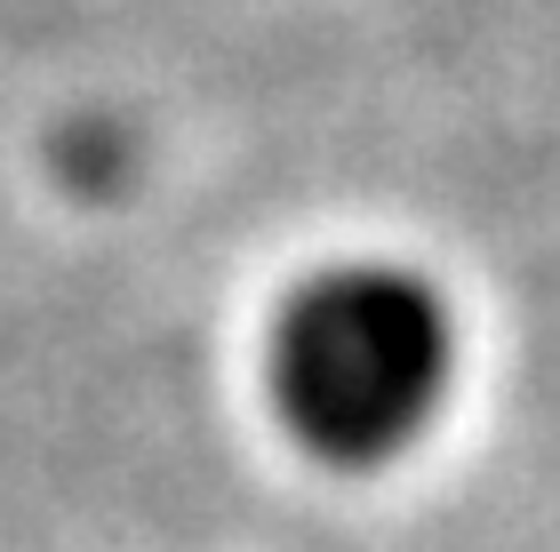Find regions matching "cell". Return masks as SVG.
Listing matches in <instances>:
<instances>
[{"label": "cell", "mask_w": 560, "mask_h": 552, "mask_svg": "<svg viewBox=\"0 0 560 552\" xmlns=\"http://www.w3.org/2000/svg\"><path fill=\"white\" fill-rule=\"evenodd\" d=\"M441 368H448V337H441V313L424 305V289L385 281V272H352V281H320L280 320L272 385L289 424L313 448L385 457L441 400Z\"/></svg>", "instance_id": "6da1fadb"}]
</instances>
